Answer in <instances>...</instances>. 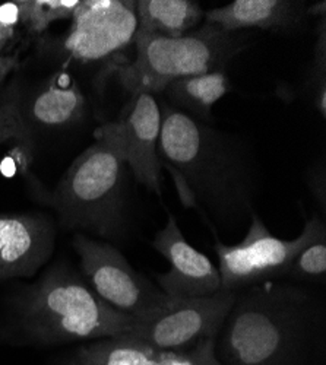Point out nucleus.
Returning a JSON list of instances; mask_svg holds the SVG:
<instances>
[{"instance_id": "obj_1", "label": "nucleus", "mask_w": 326, "mask_h": 365, "mask_svg": "<svg viewBox=\"0 0 326 365\" xmlns=\"http://www.w3.org/2000/svg\"><path fill=\"white\" fill-rule=\"evenodd\" d=\"M157 154L185 206L200 212L217 237L243 228L259 195V168L246 142L170 104L160 107Z\"/></svg>"}, {"instance_id": "obj_2", "label": "nucleus", "mask_w": 326, "mask_h": 365, "mask_svg": "<svg viewBox=\"0 0 326 365\" xmlns=\"http://www.w3.org/2000/svg\"><path fill=\"white\" fill-rule=\"evenodd\" d=\"M214 352L223 365H326V298L281 279L237 291Z\"/></svg>"}, {"instance_id": "obj_3", "label": "nucleus", "mask_w": 326, "mask_h": 365, "mask_svg": "<svg viewBox=\"0 0 326 365\" xmlns=\"http://www.w3.org/2000/svg\"><path fill=\"white\" fill-rule=\"evenodd\" d=\"M136 320L110 307L68 262L47 266L18 287L0 319V345L51 348L116 338Z\"/></svg>"}, {"instance_id": "obj_4", "label": "nucleus", "mask_w": 326, "mask_h": 365, "mask_svg": "<svg viewBox=\"0 0 326 365\" xmlns=\"http://www.w3.org/2000/svg\"><path fill=\"white\" fill-rule=\"evenodd\" d=\"M125 143L118 121L96 130V142L72 163L46 205L66 231L113 242L128 232Z\"/></svg>"}, {"instance_id": "obj_5", "label": "nucleus", "mask_w": 326, "mask_h": 365, "mask_svg": "<svg viewBox=\"0 0 326 365\" xmlns=\"http://www.w3.org/2000/svg\"><path fill=\"white\" fill-rule=\"evenodd\" d=\"M249 40L246 31L231 33L208 22L177 38L136 33V57L118 69V79L133 97L160 94L177 79L225 72L248 48Z\"/></svg>"}, {"instance_id": "obj_6", "label": "nucleus", "mask_w": 326, "mask_h": 365, "mask_svg": "<svg viewBox=\"0 0 326 365\" xmlns=\"http://www.w3.org/2000/svg\"><path fill=\"white\" fill-rule=\"evenodd\" d=\"M322 232H326L325 220L315 215L307 220L300 235L282 240L272 235L262 218L253 214L246 237L239 245L228 246L215 238L221 291L237 292L268 281L285 279L292 259Z\"/></svg>"}, {"instance_id": "obj_7", "label": "nucleus", "mask_w": 326, "mask_h": 365, "mask_svg": "<svg viewBox=\"0 0 326 365\" xmlns=\"http://www.w3.org/2000/svg\"><path fill=\"white\" fill-rule=\"evenodd\" d=\"M72 247L86 284L110 307L136 323L156 316L171 302L173 298L136 272L111 242L75 232Z\"/></svg>"}, {"instance_id": "obj_8", "label": "nucleus", "mask_w": 326, "mask_h": 365, "mask_svg": "<svg viewBox=\"0 0 326 365\" xmlns=\"http://www.w3.org/2000/svg\"><path fill=\"white\" fill-rule=\"evenodd\" d=\"M235 301V292L210 297L173 298L156 316L135 323L129 334L161 351H189L215 339Z\"/></svg>"}, {"instance_id": "obj_9", "label": "nucleus", "mask_w": 326, "mask_h": 365, "mask_svg": "<svg viewBox=\"0 0 326 365\" xmlns=\"http://www.w3.org/2000/svg\"><path fill=\"white\" fill-rule=\"evenodd\" d=\"M136 29L135 2L85 0L73 12L63 47L81 62H96L125 48Z\"/></svg>"}, {"instance_id": "obj_10", "label": "nucleus", "mask_w": 326, "mask_h": 365, "mask_svg": "<svg viewBox=\"0 0 326 365\" xmlns=\"http://www.w3.org/2000/svg\"><path fill=\"white\" fill-rule=\"evenodd\" d=\"M54 241L56 225L47 214H0V285L36 277L49 263Z\"/></svg>"}, {"instance_id": "obj_11", "label": "nucleus", "mask_w": 326, "mask_h": 365, "mask_svg": "<svg viewBox=\"0 0 326 365\" xmlns=\"http://www.w3.org/2000/svg\"><path fill=\"white\" fill-rule=\"evenodd\" d=\"M153 247L170 262V270L157 277L158 288L170 298L210 297L221 289L218 267L203 253L192 247L174 215H168Z\"/></svg>"}, {"instance_id": "obj_12", "label": "nucleus", "mask_w": 326, "mask_h": 365, "mask_svg": "<svg viewBox=\"0 0 326 365\" xmlns=\"http://www.w3.org/2000/svg\"><path fill=\"white\" fill-rule=\"evenodd\" d=\"M118 125L123 136L126 164L141 185L161 196V163L157 154L161 111L154 96H135L126 117Z\"/></svg>"}, {"instance_id": "obj_13", "label": "nucleus", "mask_w": 326, "mask_h": 365, "mask_svg": "<svg viewBox=\"0 0 326 365\" xmlns=\"http://www.w3.org/2000/svg\"><path fill=\"white\" fill-rule=\"evenodd\" d=\"M57 365H193L189 351H161L129 333L85 342Z\"/></svg>"}, {"instance_id": "obj_14", "label": "nucleus", "mask_w": 326, "mask_h": 365, "mask_svg": "<svg viewBox=\"0 0 326 365\" xmlns=\"http://www.w3.org/2000/svg\"><path fill=\"white\" fill-rule=\"evenodd\" d=\"M307 16L306 2L292 0H234L205 12L203 22L214 24L225 31H248L252 28L266 31H288Z\"/></svg>"}, {"instance_id": "obj_15", "label": "nucleus", "mask_w": 326, "mask_h": 365, "mask_svg": "<svg viewBox=\"0 0 326 365\" xmlns=\"http://www.w3.org/2000/svg\"><path fill=\"white\" fill-rule=\"evenodd\" d=\"M86 101L79 86L66 73H56L21 108L25 123L44 130H62L79 123L85 115Z\"/></svg>"}, {"instance_id": "obj_16", "label": "nucleus", "mask_w": 326, "mask_h": 365, "mask_svg": "<svg viewBox=\"0 0 326 365\" xmlns=\"http://www.w3.org/2000/svg\"><path fill=\"white\" fill-rule=\"evenodd\" d=\"M135 9L136 33L168 38L195 31L205 18L200 5L192 0H138Z\"/></svg>"}, {"instance_id": "obj_17", "label": "nucleus", "mask_w": 326, "mask_h": 365, "mask_svg": "<svg viewBox=\"0 0 326 365\" xmlns=\"http://www.w3.org/2000/svg\"><path fill=\"white\" fill-rule=\"evenodd\" d=\"M231 89L225 72H210L177 79L165 88V94L177 110L206 123L213 118V107Z\"/></svg>"}, {"instance_id": "obj_18", "label": "nucleus", "mask_w": 326, "mask_h": 365, "mask_svg": "<svg viewBox=\"0 0 326 365\" xmlns=\"http://www.w3.org/2000/svg\"><path fill=\"white\" fill-rule=\"evenodd\" d=\"M81 0H16L19 25L40 34L53 22L72 18Z\"/></svg>"}, {"instance_id": "obj_19", "label": "nucleus", "mask_w": 326, "mask_h": 365, "mask_svg": "<svg viewBox=\"0 0 326 365\" xmlns=\"http://www.w3.org/2000/svg\"><path fill=\"white\" fill-rule=\"evenodd\" d=\"M21 94L18 88H12L0 103V146L5 142H16L26 163L33 155L34 138L33 130L25 123L21 111Z\"/></svg>"}, {"instance_id": "obj_20", "label": "nucleus", "mask_w": 326, "mask_h": 365, "mask_svg": "<svg viewBox=\"0 0 326 365\" xmlns=\"http://www.w3.org/2000/svg\"><path fill=\"white\" fill-rule=\"evenodd\" d=\"M284 281L295 284H325L326 281V232H322L295 256Z\"/></svg>"}, {"instance_id": "obj_21", "label": "nucleus", "mask_w": 326, "mask_h": 365, "mask_svg": "<svg viewBox=\"0 0 326 365\" xmlns=\"http://www.w3.org/2000/svg\"><path fill=\"white\" fill-rule=\"evenodd\" d=\"M215 339H206L189 349V355L193 365H223L214 352Z\"/></svg>"}, {"instance_id": "obj_22", "label": "nucleus", "mask_w": 326, "mask_h": 365, "mask_svg": "<svg viewBox=\"0 0 326 365\" xmlns=\"http://www.w3.org/2000/svg\"><path fill=\"white\" fill-rule=\"evenodd\" d=\"M18 66H19L18 54L0 57V86H2V83L5 82L8 75H11Z\"/></svg>"}, {"instance_id": "obj_23", "label": "nucleus", "mask_w": 326, "mask_h": 365, "mask_svg": "<svg viewBox=\"0 0 326 365\" xmlns=\"http://www.w3.org/2000/svg\"><path fill=\"white\" fill-rule=\"evenodd\" d=\"M15 34H16V28H12V26L0 24V57L4 56L2 53L15 40Z\"/></svg>"}]
</instances>
